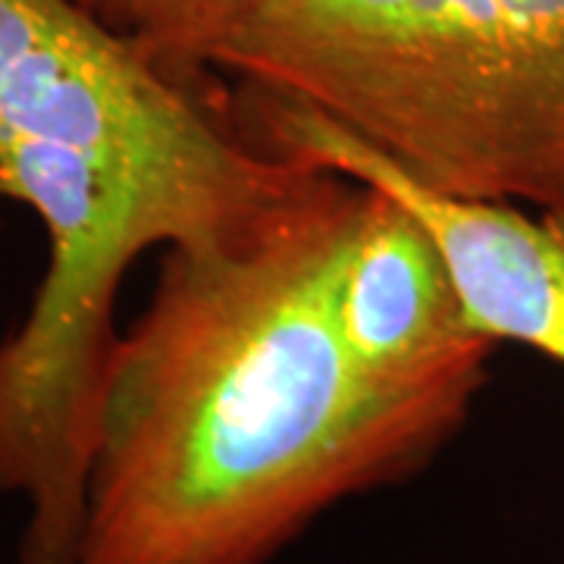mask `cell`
Here are the masks:
<instances>
[{
  "mask_svg": "<svg viewBox=\"0 0 564 564\" xmlns=\"http://www.w3.org/2000/svg\"><path fill=\"white\" fill-rule=\"evenodd\" d=\"M232 104L263 148L399 198L440 245L470 326L489 343L527 345L564 367V214L433 192L317 110L258 85L236 82Z\"/></svg>",
  "mask_w": 564,
  "mask_h": 564,
  "instance_id": "obj_3",
  "label": "cell"
},
{
  "mask_svg": "<svg viewBox=\"0 0 564 564\" xmlns=\"http://www.w3.org/2000/svg\"><path fill=\"white\" fill-rule=\"evenodd\" d=\"M85 13L139 44L154 61L207 76L239 35L254 0H73Z\"/></svg>",
  "mask_w": 564,
  "mask_h": 564,
  "instance_id": "obj_5",
  "label": "cell"
},
{
  "mask_svg": "<svg viewBox=\"0 0 564 564\" xmlns=\"http://www.w3.org/2000/svg\"><path fill=\"white\" fill-rule=\"evenodd\" d=\"M336 317L355 364L402 395L474 404L499 348L467 321L455 276L421 217L373 185L345 251Z\"/></svg>",
  "mask_w": 564,
  "mask_h": 564,
  "instance_id": "obj_4",
  "label": "cell"
},
{
  "mask_svg": "<svg viewBox=\"0 0 564 564\" xmlns=\"http://www.w3.org/2000/svg\"><path fill=\"white\" fill-rule=\"evenodd\" d=\"M217 69L433 192L564 214V0H254Z\"/></svg>",
  "mask_w": 564,
  "mask_h": 564,
  "instance_id": "obj_2",
  "label": "cell"
},
{
  "mask_svg": "<svg viewBox=\"0 0 564 564\" xmlns=\"http://www.w3.org/2000/svg\"><path fill=\"white\" fill-rule=\"evenodd\" d=\"M364 198L311 166L245 236L161 251L107 367L73 564H273L462 433L474 404L383 389L345 345Z\"/></svg>",
  "mask_w": 564,
  "mask_h": 564,
  "instance_id": "obj_1",
  "label": "cell"
}]
</instances>
